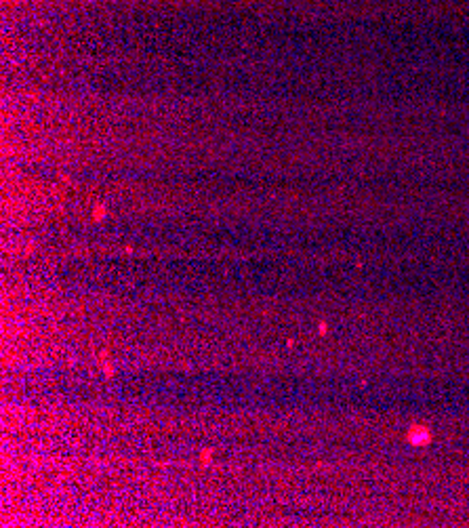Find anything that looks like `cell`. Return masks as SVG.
Wrapping results in <instances>:
<instances>
[{"label":"cell","instance_id":"6da1fadb","mask_svg":"<svg viewBox=\"0 0 469 528\" xmlns=\"http://www.w3.org/2000/svg\"><path fill=\"white\" fill-rule=\"evenodd\" d=\"M429 440H431V434H429L427 429H423L421 425L412 427V431L408 434V442H410V444H427Z\"/></svg>","mask_w":469,"mask_h":528}]
</instances>
